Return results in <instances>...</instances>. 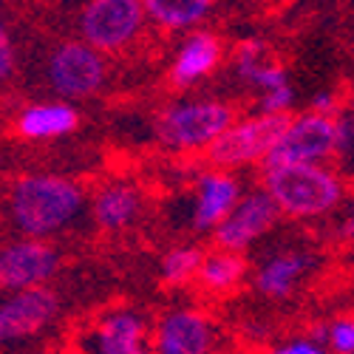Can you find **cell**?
Segmentation results:
<instances>
[{
  "label": "cell",
  "instance_id": "7a4b0ae2",
  "mask_svg": "<svg viewBox=\"0 0 354 354\" xmlns=\"http://www.w3.org/2000/svg\"><path fill=\"white\" fill-rule=\"evenodd\" d=\"M263 193L272 198L281 218L317 221L335 216L346 204V176L335 165H281L261 167Z\"/></svg>",
  "mask_w": 354,
  "mask_h": 354
},
{
  "label": "cell",
  "instance_id": "3957f363",
  "mask_svg": "<svg viewBox=\"0 0 354 354\" xmlns=\"http://www.w3.org/2000/svg\"><path fill=\"white\" fill-rule=\"evenodd\" d=\"M235 116L239 111L227 100L179 97L159 111L153 133L170 153H204L235 122Z\"/></svg>",
  "mask_w": 354,
  "mask_h": 354
},
{
  "label": "cell",
  "instance_id": "8fae6325",
  "mask_svg": "<svg viewBox=\"0 0 354 354\" xmlns=\"http://www.w3.org/2000/svg\"><path fill=\"white\" fill-rule=\"evenodd\" d=\"M281 224V213L272 204V198L263 193L261 187L244 190L241 198L235 201V207L230 216L213 230V250L235 252V255H247L261 239Z\"/></svg>",
  "mask_w": 354,
  "mask_h": 354
},
{
  "label": "cell",
  "instance_id": "e0dca14e",
  "mask_svg": "<svg viewBox=\"0 0 354 354\" xmlns=\"http://www.w3.org/2000/svg\"><path fill=\"white\" fill-rule=\"evenodd\" d=\"M230 68L247 88L258 94H270L275 88L292 85L289 68L272 54L263 37H244L230 54Z\"/></svg>",
  "mask_w": 354,
  "mask_h": 354
},
{
  "label": "cell",
  "instance_id": "7c38bea8",
  "mask_svg": "<svg viewBox=\"0 0 354 354\" xmlns=\"http://www.w3.org/2000/svg\"><path fill=\"white\" fill-rule=\"evenodd\" d=\"M63 267V252L51 241L12 239L0 247V292H26L51 286Z\"/></svg>",
  "mask_w": 354,
  "mask_h": 354
},
{
  "label": "cell",
  "instance_id": "52a82bcc",
  "mask_svg": "<svg viewBox=\"0 0 354 354\" xmlns=\"http://www.w3.org/2000/svg\"><path fill=\"white\" fill-rule=\"evenodd\" d=\"M286 120L281 116H235V122L204 151L207 167L227 170V173H239L244 167H261L263 159L270 156L275 147Z\"/></svg>",
  "mask_w": 354,
  "mask_h": 354
},
{
  "label": "cell",
  "instance_id": "ba28073f",
  "mask_svg": "<svg viewBox=\"0 0 354 354\" xmlns=\"http://www.w3.org/2000/svg\"><path fill=\"white\" fill-rule=\"evenodd\" d=\"M63 315L60 295L51 286L12 292L0 298V348H20L40 340Z\"/></svg>",
  "mask_w": 354,
  "mask_h": 354
},
{
  "label": "cell",
  "instance_id": "9c48e42d",
  "mask_svg": "<svg viewBox=\"0 0 354 354\" xmlns=\"http://www.w3.org/2000/svg\"><path fill=\"white\" fill-rule=\"evenodd\" d=\"M153 354H221L216 317L193 304L167 306L153 317Z\"/></svg>",
  "mask_w": 354,
  "mask_h": 354
},
{
  "label": "cell",
  "instance_id": "44dd1931",
  "mask_svg": "<svg viewBox=\"0 0 354 354\" xmlns=\"http://www.w3.org/2000/svg\"><path fill=\"white\" fill-rule=\"evenodd\" d=\"M204 250L196 244H179V247H170L162 261H159V278L165 286L170 289H185L190 283H196V272H198V263H201Z\"/></svg>",
  "mask_w": 354,
  "mask_h": 354
},
{
  "label": "cell",
  "instance_id": "ac0fdd59",
  "mask_svg": "<svg viewBox=\"0 0 354 354\" xmlns=\"http://www.w3.org/2000/svg\"><path fill=\"white\" fill-rule=\"evenodd\" d=\"M80 108L63 100H35L15 113V131L26 142H54L66 139L80 128Z\"/></svg>",
  "mask_w": 354,
  "mask_h": 354
},
{
  "label": "cell",
  "instance_id": "8992f818",
  "mask_svg": "<svg viewBox=\"0 0 354 354\" xmlns=\"http://www.w3.org/2000/svg\"><path fill=\"white\" fill-rule=\"evenodd\" d=\"M147 28L142 0H88L77 15V40L102 57L133 48Z\"/></svg>",
  "mask_w": 354,
  "mask_h": 354
},
{
  "label": "cell",
  "instance_id": "d6986e66",
  "mask_svg": "<svg viewBox=\"0 0 354 354\" xmlns=\"http://www.w3.org/2000/svg\"><path fill=\"white\" fill-rule=\"evenodd\" d=\"M147 26L162 28L165 35H190L204 28L216 12L213 0H142Z\"/></svg>",
  "mask_w": 354,
  "mask_h": 354
},
{
  "label": "cell",
  "instance_id": "d4e9b609",
  "mask_svg": "<svg viewBox=\"0 0 354 354\" xmlns=\"http://www.w3.org/2000/svg\"><path fill=\"white\" fill-rule=\"evenodd\" d=\"M332 122H335V159H340L343 165H351V156H354V113L348 108H343Z\"/></svg>",
  "mask_w": 354,
  "mask_h": 354
},
{
  "label": "cell",
  "instance_id": "484cf974",
  "mask_svg": "<svg viewBox=\"0 0 354 354\" xmlns=\"http://www.w3.org/2000/svg\"><path fill=\"white\" fill-rule=\"evenodd\" d=\"M17 43H15V35L9 23L3 20V15H0V88L9 85L17 74Z\"/></svg>",
  "mask_w": 354,
  "mask_h": 354
},
{
  "label": "cell",
  "instance_id": "cb8c5ba5",
  "mask_svg": "<svg viewBox=\"0 0 354 354\" xmlns=\"http://www.w3.org/2000/svg\"><path fill=\"white\" fill-rule=\"evenodd\" d=\"M263 354H329V348L320 340H315L309 332H298V335H286L281 340H272Z\"/></svg>",
  "mask_w": 354,
  "mask_h": 354
},
{
  "label": "cell",
  "instance_id": "603a6c76",
  "mask_svg": "<svg viewBox=\"0 0 354 354\" xmlns=\"http://www.w3.org/2000/svg\"><path fill=\"white\" fill-rule=\"evenodd\" d=\"M295 102H298V94H295L292 85H283V88H275L270 94H258V105H255V113L261 116H292L295 111Z\"/></svg>",
  "mask_w": 354,
  "mask_h": 354
},
{
  "label": "cell",
  "instance_id": "5b68a950",
  "mask_svg": "<svg viewBox=\"0 0 354 354\" xmlns=\"http://www.w3.org/2000/svg\"><path fill=\"white\" fill-rule=\"evenodd\" d=\"M43 80L54 100L77 105L97 97L108 82V57L77 37L54 43L43 60Z\"/></svg>",
  "mask_w": 354,
  "mask_h": 354
},
{
  "label": "cell",
  "instance_id": "6da1fadb",
  "mask_svg": "<svg viewBox=\"0 0 354 354\" xmlns=\"http://www.w3.org/2000/svg\"><path fill=\"white\" fill-rule=\"evenodd\" d=\"M6 213L17 239L51 241L82 221L88 213V190L71 176L28 173L9 187Z\"/></svg>",
  "mask_w": 354,
  "mask_h": 354
},
{
  "label": "cell",
  "instance_id": "4316f807",
  "mask_svg": "<svg viewBox=\"0 0 354 354\" xmlns=\"http://www.w3.org/2000/svg\"><path fill=\"white\" fill-rule=\"evenodd\" d=\"M340 111H343V105H340V94H337V91H332V88L312 94V100H309V113L329 116V120H335V116H337Z\"/></svg>",
  "mask_w": 354,
  "mask_h": 354
},
{
  "label": "cell",
  "instance_id": "277c9868",
  "mask_svg": "<svg viewBox=\"0 0 354 354\" xmlns=\"http://www.w3.org/2000/svg\"><path fill=\"white\" fill-rule=\"evenodd\" d=\"M153 317L133 304H111L74 329L71 354H153Z\"/></svg>",
  "mask_w": 354,
  "mask_h": 354
},
{
  "label": "cell",
  "instance_id": "30bf717a",
  "mask_svg": "<svg viewBox=\"0 0 354 354\" xmlns=\"http://www.w3.org/2000/svg\"><path fill=\"white\" fill-rule=\"evenodd\" d=\"M332 159H335V122L329 116L301 111L286 116V125L261 167L332 165Z\"/></svg>",
  "mask_w": 354,
  "mask_h": 354
},
{
  "label": "cell",
  "instance_id": "9a60e30c",
  "mask_svg": "<svg viewBox=\"0 0 354 354\" xmlns=\"http://www.w3.org/2000/svg\"><path fill=\"white\" fill-rule=\"evenodd\" d=\"M224 40L213 28H196L190 35H182L167 66L170 85L179 88V91H187V88L210 80L224 66Z\"/></svg>",
  "mask_w": 354,
  "mask_h": 354
},
{
  "label": "cell",
  "instance_id": "2e32d148",
  "mask_svg": "<svg viewBox=\"0 0 354 354\" xmlns=\"http://www.w3.org/2000/svg\"><path fill=\"white\" fill-rule=\"evenodd\" d=\"M88 216L105 235H122L133 230L145 216V193L139 185L111 179L88 196Z\"/></svg>",
  "mask_w": 354,
  "mask_h": 354
},
{
  "label": "cell",
  "instance_id": "4fadbf2b",
  "mask_svg": "<svg viewBox=\"0 0 354 354\" xmlns=\"http://www.w3.org/2000/svg\"><path fill=\"white\" fill-rule=\"evenodd\" d=\"M320 270V255L309 247H283L263 255L252 270V289L270 304H283L298 295Z\"/></svg>",
  "mask_w": 354,
  "mask_h": 354
},
{
  "label": "cell",
  "instance_id": "5bb4252c",
  "mask_svg": "<svg viewBox=\"0 0 354 354\" xmlns=\"http://www.w3.org/2000/svg\"><path fill=\"white\" fill-rule=\"evenodd\" d=\"M244 185L239 173H227L216 167H204L196 173L187 196V224L198 235H213V230L230 216L235 201L241 198Z\"/></svg>",
  "mask_w": 354,
  "mask_h": 354
},
{
  "label": "cell",
  "instance_id": "7402d4cb",
  "mask_svg": "<svg viewBox=\"0 0 354 354\" xmlns=\"http://www.w3.org/2000/svg\"><path fill=\"white\" fill-rule=\"evenodd\" d=\"M309 335L326 346L329 354H354V317L351 315H335L332 320L320 323V326H312Z\"/></svg>",
  "mask_w": 354,
  "mask_h": 354
},
{
  "label": "cell",
  "instance_id": "ffe728a7",
  "mask_svg": "<svg viewBox=\"0 0 354 354\" xmlns=\"http://www.w3.org/2000/svg\"><path fill=\"white\" fill-rule=\"evenodd\" d=\"M250 275V261L247 255H235L224 250H207L201 255L196 283L201 292L216 295V298H227V295L239 292Z\"/></svg>",
  "mask_w": 354,
  "mask_h": 354
}]
</instances>
